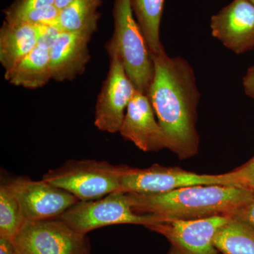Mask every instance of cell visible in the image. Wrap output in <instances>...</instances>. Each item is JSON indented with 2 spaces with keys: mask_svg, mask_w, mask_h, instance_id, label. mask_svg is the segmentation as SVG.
<instances>
[{
  "mask_svg": "<svg viewBox=\"0 0 254 254\" xmlns=\"http://www.w3.org/2000/svg\"><path fill=\"white\" fill-rule=\"evenodd\" d=\"M151 58L154 76L147 95L168 149L180 160L192 158L199 147L196 122L200 93L194 70L185 58L170 57L165 51Z\"/></svg>",
  "mask_w": 254,
  "mask_h": 254,
  "instance_id": "cell-1",
  "label": "cell"
},
{
  "mask_svg": "<svg viewBox=\"0 0 254 254\" xmlns=\"http://www.w3.org/2000/svg\"><path fill=\"white\" fill-rule=\"evenodd\" d=\"M254 190L233 185H197L165 193H127L136 213L173 220L231 216L253 195Z\"/></svg>",
  "mask_w": 254,
  "mask_h": 254,
  "instance_id": "cell-2",
  "label": "cell"
},
{
  "mask_svg": "<svg viewBox=\"0 0 254 254\" xmlns=\"http://www.w3.org/2000/svg\"><path fill=\"white\" fill-rule=\"evenodd\" d=\"M113 18V36L107 50L118 55L136 91L147 95L154 76V65L143 33L133 18L131 1L114 0Z\"/></svg>",
  "mask_w": 254,
  "mask_h": 254,
  "instance_id": "cell-3",
  "label": "cell"
},
{
  "mask_svg": "<svg viewBox=\"0 0 254 254\" xmlns=\"http://www.w3.org/2000/svg\"><path fill=\"white\" fill-rule=\"evenodd\" d=\"M129 167L94 160H69L43 176V180L69 192L80 201H89L120 191Z\"/></svg>",
  "mask_w": 254,
  "mask_h": 254,
  "instance_id": "cell-4",
  "label": "cell"
},
{
  "mask_svg": "<svg viewBox=\"0 0 254 254\" xmlns=\"http://www.w3.org/2000/svg\"><path fill=\"white\" fill-rule=\"evenodd\" d=\"M58 218L86 235L95 229L119 224L146 227L165 222L156 215L135 212L128 195L122 191L113 192L100 199L78 202Z\"/></svg>",
  "mask_w": 254,
  "mask_h": 254,
  "instance_id": "cell-5",
  "label": "cell"
},
{
  "mask_svg": "<svg viewBox=\"0 0 254 254\" xmlns=\"http://www.w3.org/2000/svg\"><path fill=\"white\" fill-rule=\"evenodd\" d=\"M13 242L21 254H91L87 235L59 218L26 220Z\"/></svg>",
  "mask_w": 254,
  "mask_h": 254,
  "instance_id": "cell-6",
  "label": "cell"
},
{
  "mask_svg": "<svg viewBox=\"0 0 254 254\" xmlns=\"http://www.w3.org/2000/svg\"><path fill=\"white\" fill-rule=\"evenodd\" d=\"M213 185L240 187L232 171L222 175H203L155 164L145 169L128 168L123 175L120 191L160 193L185 187Z\"/></svg>",
  "mask_w": 254,
  "mask_h": 254,
  "instance_id": "cell-7",
  "label": "cell"
},
{
  "mask_svg": "<svg viewBox=\"0 0 254 254\" xmlns=\"http://www.w3.org/2000/svg\"><path fill=\"white\" fill-rule=\"evenodd\" d=\"M21 205L26 220L58 218L80 200L69 192L42 180L27 177L1 178Z\"/></svg>",
  "mask_w": 254,
  "mask_h": 254,
  "instance_id": "cell-8",
  "label": "cell"
},
{
  "mask_svg": "<svg viewBox=\"0 0 254 254\" xmlns=\"http://www.w3.org/2000/svg\"><path fill=\"white\" fill-rule=\"evenodd\" d=\"M109 71L98 95L94 123L100 131L114 133L120 131L127 107L136 89L118 55L109 53Z\"/></svg>",
  "mask_w": 254,
  "mask_h": 254,
  "instance_id": "cell-9",
  "label": "cell"
},
{
  "mask_svg": "<svg viewBox=\"0 0 254 254\" xmlns=\"http://www.w3.org/2000/svg\"><path fill=\"white\" fill-rule=\"evenodd\" d=\"M230 217L213 216L193 220H173L146 227L170 243L168 254H222L213 245L214 235Z\"/></svg>",
  "mask_w": 254,
  "mask_h": 254,
  "instance_id": "cell-10",
  "label": "cell"
},
{
  "mask_svg": "<svg viewBox=\"0 0 254 254\" xmlns=\"http://www.w3.org/2000/svg\"><path fill=\"white\" fill-rule=\"evenodd\" d=\"M212 36L227 49L240 55L254 48V5L233 0L210 18Z\"/></svg>",
  "mask_w": 254,
  "mask_h": 254,
  "instance_id": "cell-11",
  "label": "cell"
},
{
  "mask_svg": "<svg viewBox=\"0 0 254 254\" xmlns=\"http://www.w3.org/2000/svg\"><path fill=\"white\" fill-rule=\"evenodd\" d=\"M155 115L148 95L136 91L127 107L119 132L143 151L168 149V140Z\"/></svg>",
  "mask_w": 254,
  "mask_h": 254,
  "instance_id": "cell-12",
  "label": "cell"
},
{
  "mask_svg": "<svg viewBox=\"0 0 254 254\" xmlns=\"http://www.w3.org/2000/svg\"><path fill=\"white\" fill-rule=\"evenodd\" d=\"M93 33L63 31L50 49L53 79L71 81L84 71L90 60L88 43Z\"/></svg>",
  "mask_w": 254,
  "mask_h": 254,
  "instance_id": "cell-13",
  "label": "cell"
},
{
  "mask_svg": "<svg viewBox=\"0 0 254 254\" xmlns=\"http://www.w3.org/2000/svg\"><path fill=\"white\" fill-rule=\"evenodd\" d=\"M38 45L36 26L5 20L0 28V63L9 69Z\"/></svg>",
  "mask_w": 254,
  "mask_h": 254,
  "instance_id": "cell-14",
  "label": "cell"
},
{
  "mask_svg": "<svg viewBox=\"0 0 254 254\" xmlns=\"http://www.w3.org/2000/svg\"><path fill=\"white\" fill-rule=\"evenodd\" d=\"M4 78L11 84L23 88L36 89L44 86L53 79L50 50L37 46L14 66L5 70Z\"/></svg>",
  "mask_w": 254,
  "mask_h": 254,
  "instance_id": "cell-15",
  "label": "cell"
},
{
  "mask_svg": "<svg viewBox=\"0 0 254 254\" xmlns=\"http://www.w3.org/2000/svg\"><path fill=\"white\" fill-rule=\"evenodd\" d=\"M151 56L165 51L160 41V28L165 0H130Z\"/></svg>",
  "mask_w": 254,
  "mask_h": 254,
  "instance_id": "cell-16",
  "label": "cell"
},
{
  "mask_svg": "<svg viewBox=\"0 0 254 254\" xmlns=\"http://www.w3.org/2000/svg\"><path fill=\"white\" fill-rule=\"evenodd\" d=\"M213 242L222 254H254V228L230 218L215 232Z\"/></svg>",
  "mask_w": 254,
  "mask_h": 254,
  "instance_id": "cell-17",
  "label": "cell"
},
{
  "mask_svg": "<svg viewBox=\"0 0 254 254\" xmlns=\"http://www.w3.org/2000/svg\"><path fill=\"white\" fill-rule=\"evenodd\" d=\"M102 0H73L60 11L58 26L62 31H88L97 29Z\"/></svg>",
  "mask_w": 254,
  "mask_h": 254,
  "instance_id": "cell-18",
  "label": "cell"
},
{
  "mask_svg": "<svg viewBox=\"0 0 254 254\" xmlns=\"http://www.w3.org/2000/svg\"><path fill=\"white\" fill-rule=\"evenodd\" d=\"M17 198L3 182L0 185V237H14L26 221Z\"/></svg>",
  "mask_w": 254,
  "mask_h": 254,
  "instance_id": "cell-19",
  "label": "cell"
},
{
  "mask_svg": "<svg viewBox=\"0 0 254 254\" xmlns=\"http://www.w3.org/2000/svg\"><path fill=\"white\" fill-rule=\"evenodd\" d=\"M60 10L55 5L45 6L25 11L9 18H5L8 21H21L33 25H58Z\"/></svg>",
  "mask_w": 254,
  "mask_h": 254,
  "instance_id": "cell-20",
  "label": "cell"
},
{
  "mask_svg": "<svg viewBox=\"0 0 254 254\" xmlns=\"http://www.w3.org/2000/svg\"><path fill=\"white\" fill-rule=\"evenodd\" d=\"M56 0H14L4 13L5 18H9L29 10L54 5Z\"/></svg>",
  "mask_w": 254,
  "mask_h": 254,
  "instance_id": "cell-21",
  "label": "cell"
},
{
  "mask_svg": "<svg viewBox=\"0 0 254 254\" xmlns=\"http://www.w3.org/2000/svg\"><path fill=\"white\" fill-rule=\"evenodd\" d=\"M36 27L38 33L37 46L48 50L50 49L63 31L58 25H39Z\"/></svg>",
  "mask_w": 254,
  "mask_h": 254,
  "instance_id": "cell-22",
  "label": "cell"
},
{
  "mask_svg": "<svg viewBox=\"0 0 254 254\" xmlns=\"http://www.w3.org/2000/svg\"><path fill=\"white\" fill-rule=\"evenodd\" d=\"M232 172L236 177L239 186L254 191V156Z\"/></svg>",
  "mask_w": 254,
  "mask_h": 254,
  "instance_id": "cell-23",
  "label": "cell"
},
{
  "mask_svg": "<svg viewBox=\"0 0 254 254\" xmlns=\"http://www.w3.org/2000/svg\"><path fill=\"white\" fill-rule=\"evenodd\" d=\"M230 218L242 220L254 228V191L250 200L235 210Z\"/></svg>",
  "mask_w": 254,
  "mask_h": 254,
  "instance_id": "cell-24",
  "label": "cell"
},
{
  "mask_svg": "<svg viewBox=\"0 0 254 254\" xmlns=\"http://www.w3.org/2000/svg\"><path fill=\"white\" fill-rule=\"evenodd\" d=\"M246 94L254 100V66L247 69L242 80Z\"/></svg>",
  "mask_w": 254,
  "mask_h": 254,
  "instance_id": "cell-25",
  "label": "cell"
},
{
  "mask_svg": "<svg viewBox=\"0 0 254 254\" xmlns=\"http://www.w3.org/2000/svg\"><path fill=\"white\" fill-rule=\"evenodd\" d=\"M0 254H17V249L14 242L5 237H0Z\"/></svg>",
  "mask_w": 254,
  "mask_h": 254,
  "instance_id": "cell-26",
  "label": "cell"
},
{
  "mask_svg": "<svg viewBox=\"0 0 254 254\" xmlns=\"http://www.w3.org/2000/svg\"><path fill=\"white\" fill-rule=\"evenodd\" d=\"M73 1V0H56L55 5L60 11H61L64 8L66 7L68 4H71Z\"/></svg>",
  "mask_w": 254,
  "mask_h": 254,
  "instance_id": "cell-27",
  "label": "cell"
},
{
  "mask_svg": "<svg viewBox=\"0 0 254 254\" xmlns=\"http://www.w3.org/2000/svg\"><path fill=\"white\" fill-rule=\"evenodd\" d=\"M249 1H250V2H252V4L254 5V0H249Z\"/></svg>",
  "mask_w": 254,
  "mask_h": 254,
  "instance_id": "cell-28",
  "label": "cell"
},
{
  "mask_svg": "<svg viewBox=\"0 0 254 254\" xmlns=\"http://www.w3.org/2000/svg\"><path fill=\"white\" fill-rule=\"evenodd\" d=\"M17 254H21V253H20L19 252H18V250H17Z\"/></svg>",
  "mask_w": 254,
  "mask_h": 254,
  "instance_id": "cell-29",
  "label": "cell"
}]
</instances>
